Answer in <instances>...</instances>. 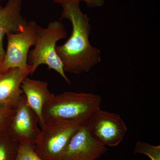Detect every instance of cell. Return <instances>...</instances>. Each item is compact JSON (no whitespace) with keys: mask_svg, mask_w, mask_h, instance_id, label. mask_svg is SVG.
<instances>
[{"mask_svg":"<svg viewBox=\"0 0 160 160\" xmlns=\"http://www.w3.org/2000/svg\"><path fill=\"white\" fill-rule=\"evenodd\" d=\"M79 124L64 120H50L41 127L35 151L44 160H59Z\"/></svg>","mask_w":160,"mask_h":160,"instance_id":"obj_4","label":"cell"},{"mask_svg":"<svg viewBox=\"0 0 160 160\" xmlns=\"http://www.w3.org/2000/svg\"><path fill=\"white\" fill-rule=\"evenodd\" d=\"M38 125L37 115L27 104L23 95L15 109L9 125V134L19 145L34 146L41 129Z\"/></svg>","mask_w":160,"mask_h":160,"instance_id":"obj_7","label":"cell"},{"mask_svg":"<svg viewBox=\"0 0 160 160\" xmlns=\"http://www.w3.org/2000/svg\"><path fill=\"white\" fill-rule=\"evenodd\" d=\"M107 150L106 146L93 137L86 126H81L59 160H96Z\"/></svg>","mask_w":160,"mask_h":160,"instance_id":"obj_8","label":"cell"},{"mask_svg":"<svg viewBox=\"0 0 160 160\" xmlns=\"http://www.w3.org/2000/svg\"><path fill=\"white\" fill-rule=\"evenodd\" d=\"M134 153L146 155L151 160H160V146L138 141L135 147Z\"/></svg>","mask_w":160,"mask_h":160,"instance_id":"obj_13","label":"cell"},{"mask_svg":"<svg viewBox=\"0 0 160 160\" xmlns=\"http://www.w3.org/2000/svg\"><path fill=\"white\" fill-rule=\"evenodd\" d=\"M3 1V0H0V2H1V1Z\"/></svg>","mask_w":160,"mask_h":160,"instance_id":"obj_18","label":"cell"},{"mask_svg":"<svg viewBox=\"0 0 160 160\" xmlns=\"http://www.w3.org/2000/svg\"><path fill=\"white\" fill-rule=\"evenodd\" d=\"M19 146L9 132L0 136V160H15Z\"/></svg>","mask_w":160,"mask_h":160,"instance_id":"obj_12","label":"cell"},{"mask_svg":"<svg viewBox=\"0 0 160 160\" xmlns=\"http://www.w3.org/2000/svg\"><path fill=\"white\" fill-rule=\"evenodd\" d=\"M15 108L0 106V136L9 131L10 122Z\"/></svg>","mask_w":160,"mask_h":160,"instance_id":"obj_14","label":"cell"},{"mask_svg":"<svg viewBox=\"0 0 160 160\" xmlns=\"http://www.w3.org/2000/svg\"><path fill=\"white\" fill-rule=\"evenodd\" d=\"M4 55L0 56V74L2 72V64L3 60H4Z\"/></svg>","mask_w":160,"mask_h":160,"instance_id":"obj_17","label":"cell"},{"mask_svg":"<svg viewBox=\"0 0 160 160\" xmlns=\"http://www.w3.org/2000/svg\"><path fill=\"white\" fill-rule=\"evenodd\" d=\"M80 2H84L90 8H97L104 6L105 0H78Z\"/></svg>","mask_w":160,"mask_h":160,"instance_id":"obj_16","label":"cell"},{"mask_svg":"<svg viewBox=\"0 0 160 160\" xmlns=\"http://www.w3.org/2000/svg\"><path fill=\"white\" fill-rule=\"evenodd\" d=\"M31 72L30 65L27 70L12 68L0 74V106H17L23 96L21 84Z\"/></svg>","mask_w":160,"mask_h":160,"instance_id":"obj_9","label":"cell"},{"mask_svg":"<svg viewBox=\"0 0 160 160\" xmlns=\"http://www.w3.org/2000/svg\"><path fill=\"white\" fill-rule=\"evenodd\" d=\"M21 87L26 102L38 118L41 128L43 125V109L54 94L49 91L47 82L32 79L28 77L23 80Z\"/></svg>","mask_w":160,"mask_h":160,"instance_id":"obj_11","label":"cell"},{"mask_svg":"<svg viewBox=\"0 0 160 160\" xmlns=\"http://www.w3.org/2000/svg\"><path fill=\"white\" fill-rule=\"evenodd\" d=\"M23 0H8L5 6H0V56L5 55L4 37L8 33H18L26 28L28 22L22 14Z\"/></svg>","mask_w":160,"mask_h":160,"instance_id":"obj_10","label":"cell"},{"mask_svg":"<svg viewBox=\"0 0 160 160\" xmlns=\"http://www.w3.org/2000/svg\"><path fill=\"white\" fill-rule=\"evenodd\" d=\"M38 25L34 21L27 23L26 28L18 33H8L7 49L3 60L2 72L12 68L27 70L30 67L28 64V53L31 46L35 45Z\"/></svg>","mask_w":160,"mask_h":160,"instance_id":"obj_5","label":"cell"},{"mask_svg":"<svg viewBox=\"0 0 160 160\" xmlns=\"http://www.w3.org/2000/svg\"><path fill=\"white\" fill-rule=\"evenodd\" d=\"M67 37L65 26L59 20L51 22L46 28L38 26L34 48L30 51L28 60L29 65L31 66V75L40 65H46L49 69L58 73L66 82L71 83L66 76L62 63L56 51L58 41Z\"/></svg>","mask_w":160,"mask_h":160,"instance_id":"obj_3","label":"cell"},{"mask_svg":"<svg viewBox=\"0 0 160 160\" xmlns=\"http://www.w3.org/2000/svg\"><path fill=\"white\" fill-rule=\"evenodd\" d=\"M102 101L100 95L90 92L67 91L54 95L43 109V124L50 120H60L86 126L100 109Z\"/></svg>","mask_w":160,"mask_h":160,"instance_id":"obj_2","label":"cell"},{"mask_svg":"<svg viewBox=\"0 0 160 160\" xmlns=\"http://www.w3.org/2000/svg\"><path fill=\"white\" fill-rule=\"evenodd\" d=\"M15 160H44L35 151L34 146L21 144L19 146Z\"/></svg>","mask_w":160,"mask_h":160,"instance_id":"obj_15","label":"cell"},{"mask_svg":"<svg viewBox=\"0 0 160 160\" xmlns=\"http://www.w3.org/2000/svg\"><path fill=\"white\" fill-rule=\"evenodd\" d=\"M89 132L105 146L115 147L123 140L127 128L119 114L99 109L86 125Z\"/></svg>","mask_w":160,"mask_h":160,"instance_id":"obj_6","label":"cell"},{"mask_svg":"<svg viewBox=\"0 0 160 160\" xmlns=\"http://www.w3.org/2000/svg\"><path fill=\"white\" fill-rule=\"evenodd\" d=\"M54 2L62 9L59 21L69 20L72 26L69 39L63 45L56 46L64 71L77 75L89 72L101 61L99 49L89 41L90 18L81 10L78 0H54Z\"/></svg>","mask_w":160,"mask_h":160,"instance_id":"obj_1","label":"cell"}]
</instances>
